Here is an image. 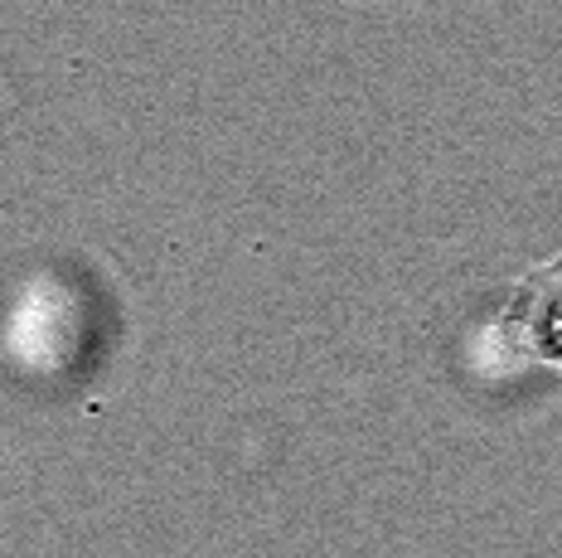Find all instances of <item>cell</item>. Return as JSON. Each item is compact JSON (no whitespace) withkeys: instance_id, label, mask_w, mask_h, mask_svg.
Here are the masks:
<instances>
[{"instance_id":"obj_1","label":"cell","mask_w":562,"mask_h":558,"mask_svg":"<svg viewBox=\"0 0 562 558\" xmlns=\"http://www.w3.org/2000/svg\"><path fill=\"white\" fill-rule=\"evenodd\" d=\"M495 331L514 355L548 365V369H562V253L529 267L514 282V292L499 306Z\"/></svg>"}]
</instances>
